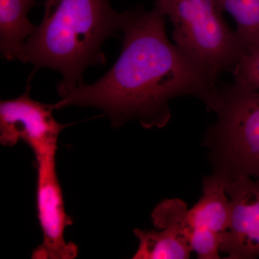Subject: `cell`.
<instances>
[{
  "label": "cell",
  "mask_w": 259,
  "mask_h": 259,
  "mask_svg": "<svg viewBox=\"0 0 259 259\" xmlns=\"http://www.w3.org/2000/svg\"><path fill=\"white\" fill-rule=\"evenodd\" d=\"M122 51L96 82L81 83L55 104L93 107L115 127L139 119L145 128L163 127L171 117L169 102L192 96L205 100L218 83L208 71L168 40L166 16L142 7L125 12Z\"/></svg>",
  "instance_id": "obj_1"
},
{
  "label": "cell",
  "mask_w": 259,
  "mask_h": 259,
  "mask_svg": "<svg viewBox=\"0 0 259 259\" xmlns=\"http://www.w3.org/2000/svg\"><path fill=\"white\" fill-rule=\"evenodd\" d=\"M45 12L24 45L23 63L33 66V75L42 68L60 72L61 97L83 83L90 66H104L102 45L122 31L126 13L112 9L108 0H44Z\"/></svg>",
  "instance_id": "obj_2"
},
{
  "label": "cell",
  "mask_w": 259,
  "mask_h": 259,
  "mask_svg": "<svg viewBox=\"0 0 259 259\" xmlns=\"http://www.w3.org/2000/svg\"><path fill=\"white\" fill-rule=\"evenodd\" d=\"M155 8L171 21L177 47L215 79L245 55L217 0H156Z\"/></svg>",
  "instance_id": "obj_3"
},
{
  "label": "cell",
  "mask_w": 259,
  "mask_h": 259,
  "mask_svg": "<svg viewBox=\"0 0 259 259\" xmlns=\"http://www.w3.org/2000/svg\"><path fill=\"white\" fill-rule=\"evenodd\" d=\"M204 102L218 115L209 137L227 168L220 172L259 179V90L218 81Z\"/></svg>",
  "instance_id": "obj_4"
},
{
  "label": "cell",
  "mask_w": 259,
  "mask_h": 259,
  "mask_svg": "<svg viewBox=\"0 0 259 259\" xmlns=\"http://www.w3.org/2000/svg\"><path fill=\"white\" fill-rule=\"evenodd\" d=\"M30 87L13 100L0 102V143L13 147L23 141L35 158L56 154L58 139L67 127L54 118L55 104L42 103L30 97Z\"/></svg>",
  "instance_id": "obj_5"
},
{
  "label": "cell",
  "mask_w": 259,
  "mask_h": 259,
  "mask_svg": "<svg viewBox=\"0 0 259 259\" xmlns=\"http://www.w3.org/2000/svg\"><path fill=\"white\" fill-rule=\"evenodd\" d=\"M37 163V213L42 243L33 250L34 259H74L79 248L66 242L64 231L73 224L65 210L64 198L56 174V154L35 158Z\"/></svg>",
  "instance_id": "obj_6"
},
{
  "label": "cell",
  "mask_w": 259,
  "mask_h": 259,
  "mask_svg": "<svg viewBox=\"0 0 259 259\" xmlns=\"http://www.w3.org/2000/svg\"><path fill=\"white\" fill-rule=\"evenodd\" d=\"M225 188L231 214L229 226L221 236L220 250L229 259L258 258L259 179L227 177Z\"/></svg>",
  "instance_id": "obj_7"
},
{
  "label": "cell",
  "mask_w": 259,
  "mask_h": 259,
  "mask_svg": "<svg viewBox=\"0 0 259 259\" xmlns=\"http://www.w3.org/2000/svg\"><path fill=\"white\" fill-rule=\"evenodd\" d=\"M226 179L224 174L218 171L204 180L203 194L190 209V221L194 231L209 230L222 236L228 229L231 205L225 188Z\"/></svg>",
  "instance_id": "obj_8"
},
{
  "label": "cell",
  "mask_w": 259,
  "mask_h": 259,
  "mask_svg": "<svg viewBox=\"0 0 259 259\" xmlns=\"http://www.w3.org/2000/svg\"><path fill=\"white\" fill-rule=\"evenodd\" d=\"M36 0H0V49L8 61H24V45L36 25L28 20Z\"/></svg>",
  "instance_id": "obj_9"
},
{
  "label": "cell",
  "mask_w": 259,
  "mask_h": 259,
  "mask_svg": "<svg viewBox=\"0 0 259 259\" xmlns=\"http://www.w3.org/2000/svg\"><path fill=\"white\" fill-rule=\"evenodd\" d=\"M139 246L134 259H187L192 251L190 241L180 232L171 228L134 230Z\"/></svg>",
  "instance_id": "obj_10"
},
{
  "label": "cell",
  "mask_w": 259,
  "mask_h": 259,
  "mask_svg": "<svg viewBox=\"0 0 259 259\" xmlns=\"http://www.w3.org/2000/svg\"><path fill=\"white\" fill-rule=\"evenodd\" d=\"M223 12L232 15L245 54L259 49V0H217Z\"/></svg>",
  "instance_id": "obj_11"
},
{
  "label": "cell",
  "mask_w": 259,
  "mask_h": 259,
  "mask_svg": "<svg viewBox=\"0 0 259 259\" xmlns=\"http://www.w3.org/2000/svg\"><path fill=\"white\" fill-rule=\"evenodd\" d=\"M151 218L156 229L176 230L187 237L190 243L194 228L190 221V209L182 199H164L156 206Z\"/></svg>",
  "instance_id": "obj_12"
},
{
  "label": "cell",
  "mask_w": 259,
  "mask_h": 259,
  "mask_svg": "<svg viewBox=\"0 0 259 259\" xmlns=\"http://www.w3.org/2000/svg\"><path fill=\"white\" fill-rule=\"evenodd\" d=\"M232 71L235 82L259 90V49L245 54Z\"/></svg>",
  "instance_id": "obj_13"
}]
</instances>
